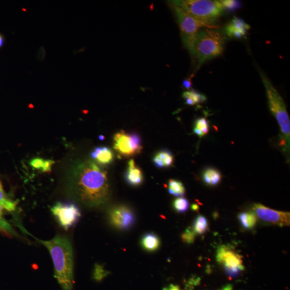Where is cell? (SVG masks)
I'll use <instances>...</instances> for the list:
<instances>
[{
    "instance_id": "obj_1",
    "label": "cell",
    "mask_w": 290,
    "mask_h": 290,
    "mask_svg": "<svg viewBox=\"0 0 290 290\" xmlns=\"http://www.w3.org/2000/svg\"><path fill=\"white\" fill-rule=\"evenodd\" d=\"M66 189L71 198L90 208L105 205L110 197L107 172L91 161H80L73 165Z\"/></svg>"
},
{
    "instance_id": "obj_2",
    "label": "cell",
    "mask_w": 290,
    "mask_h": 290,
    "mask_svg": "<svg viewBox=\"0 0 290 290\" xmlns=\"http://www.w3.org/2000/svg\"><path fill=\"white\" fill-rule=\"evenodd\" d=\"M49 251L53 264L55 277L63 290H72L74 257L72 245L65 236L57 235L48 241L38 240Z\"/></svg>"
},
{
    "instance_id": "obj_3",
    "label": "cell",
    "mask_w": 290,
    "mask_h": 290,
    "mask_svg": "<svg viewBox=\"0 0 290 290\" xmlns=\"http://www.w3.org/2000/svg\"><path fill=\"white\" fill-rule=\"evenodd\" d=\"M261 76L267 93L270 111L279 123L282 132L281 145L284 152H290V121L285 102L280 94L262 72Z\"/></svg>"
},
{
    "instance_id": "obj_4",
    "label": "cell",
    "mask_w": 290,
    "mask_h": 290,
    "mask_svg": "<svg viewBox=\"0 0 290 290\" xmlns=\"http://www.w3.org/2000/svg\"><path fill=\"white\" fill-rule=\"evenodd\" d=\"M186 13L203 23L207 28H216V23L225 10L221 1L208 0H179L172 1Z\"/></svg>"
},
{
    "instance_id": "obj_5",
    "label": "cell",
    "mask_w": 290,
    "mask_h": 290,
    "mask_svg": "<svg viewBox=\"0 0 290 290\" xmlns=\"http://www.w3.org/2000/svg\"><path fill=\"white\" fill-rule=\"evenodd\" d=\"M225 44L223 34L217 31L199 32L193 45L191 54L200 65L209 59L222 54Z\"/></svg>"
},
{
    "instance_id": "obj_6",
    "label": "cell",
    "mask_w": 290,
    "mask_h": 290,
    "mask_svg": "<svg viewBox=\"0 0 290 290\" xmlns=\"http://www.w3.org/2000/svg\"><path fill=\"white\" fill-rule=\"evenodd\" d=\"M173 7L180 26L183 44L191 53L199 30L207 26L177 6L173 5Z\"/></svg>"
},
{
    "instance_id": "obj_7",
    "label": "cell",
    "mask_w": 290,
    "mask_h": 290,
    "mask_svg": "<svg viewBox=\"0 0 290 290\" xmlns=\"http://www.w3.org/2000/svg\"><path fill=\"white\" fill-rule=\"evenodd\" d=\"M216 260L223 266L227 275L231 277L237 276L245 269L239 254L227 245L218 247Z\"/></svg>"
},
{
    "instance_id": "obj_8",
    "label": "cell",
    "mask_w": 290,
    "mask_h": 290,
    "mask_svg": "<svg viewBox=\"0 0 290 290\" xmlns=\"http://www.w3.org/2000/svg\"><path fill=\"white\" fill-rule=\"evenodd\" d=\"M114 148L120 155L126 157L138 155L143 150L140 136L124 131L118 132L114 135Z\"/></svg>"
},
{
    "instance_id": "obj_9",
    "label": "cell",
    "mask_w": 290,
    "mask_h": 290,
    "mask_svg": "<svg viewBox=\"0 0 290 290\" xmlns=\"http://www.w3.org/2000/svg\"><path fill=\"white\" fill-rule=\"evenodd\" d=\"M51 210L58 223L65 230L73 226L81 216L78 206L71 203L58 202Z\"/></svg>"
},
{
    "instance_id": "obj_10",
    "label": "cell",
    "mask_w": 290,
    "mask_h": 290,
    "mask_svg": "<svg viewBox=\"0 0 290 290\" xmlns=\"http://www.w3.org/2000/svg\"><path fill=\"white\" fill-rule=\"evenodd\" d=\"M252 209L258 219L264 223L280 227L290 226L289 212L276 211L259 203L254 204Z\"/></svg>"
},
{
    "instance_id": "obj_11",
    "label": "cell",
    "mask_w": 290,
    "mask_h": 290,
    "mask_svg": "<svg viewBox=\"0 0 290 290\" xmlns=\"http://www.w3.org/2000/svg\"><path fill=\"white\" fill-rule=\"evenodd\" d=\"M110 223L114 227L128 230L134 226L136 218L133 211L126 205L115 207L109 213Z\"/></svg>"
},
{
    "instance_id": "obj_12",
    "label": "cell",
    "mask_w": 290,
    "mask_h": 290,
    "mask_svg": "<svg viewBox=\"0 0 290 290\" xmlns=\"http://www.w3.org/2000/svg\"><path fill=\"white\" fill-rule=\"evenodd\" d=\"M250 26L238 17H234L231 22L226 28V32L229 37L240 38L245 36Z\"/></svg>"
},
{
    "instance_id": "obj_13",
    "label": "cell",
    "mask_w": 290,
    "mask_h": 290,
    "mask_svg": "<svg viewBox=\"0 0 290 290\" xmlns=\"http://www.w3.org/2000/svg\"><path fill=\"white\" fill-rule=\"evenodd\" d=\"M125 179L129 185L133 187L139 186L143 182V173L139 167L136 166L133 159L130 160L128 162Z\"/></svg>"
},
{
    "instance_id": "obj_14",
    "label": "cell",
    "mask_w": 290,
    "mask_h": 290,
    "mask_svg": "<svg viewBox=\"0 0 290 290\" xmlns=\"http://www.w3.org/2000/svg\"><path fill=\"white\" fill-rule=\"evenodd\" d=\"M91 157L102 165L110 163L114 158L113 152L107 147H96L91 153Z\"/></svg>"
},
{
    "instance_id": "obj_15",
    "label": "cell",
    "mask_w": 290,
    "mask_h": 290,
    "mask_svg": "<svg viewBox=\"0 0 290 290\" xmlns=\"http://www.w3.org/2000/svg\"><path fill=\"white\" fill-rule=\"evenodd\" d=\"M140 244L143 249L149 252L157 251L161 245V239L155 233L151 232L143 235Z\"/></svg>"
},
{
    "instance_id": "obj_16",
    "label": "cell",
    "mask_w": 290,
    "mask_h": 290,
    "mask_svg": "<svg viewBox=\"0 0 290 290\" xmlns=\"http://www.w3.org/2000/svg\"><path fill=\"white\" fill-rule=\"evenodd\" d=\"M238 218L242 227L247 230L255 227L258 222V218L252 211L240 213Z\"/></svg>"
},
{
    "instance_id": "obj_17",
    "label": "cell",
    "mask_w": 290,
    "mask_h": 290,
    "mask_svg": "<svg viewBox=\"0 0 290 290\" xmlns=\"http://www.w3.org/2000/svg\"><path fill=\"white\" fill-rule=\"evenodd\" d=\"M203 179L207 186H216L220 183L222 175L220 171L217 170L208 168L204 171Z\"/></svg>"
},
{
    "instance_id": "obj_18",
    "label": "cell",
    "mask_w": 290,
    "mask_h": 290,
    "mask_svg": "<svg viewBox=\"0 0 290 290\" xmlns=\"http://www.w3.org/2000/svg\"><path fill=\"white\" fill-rule=\"evenodd\" d=\"M182 97L186 99V104L191 106L204 102L206 100V97L204 95L194 90L183 93Z\"/></svg>"
},
{
    "instance_id": "obj_19",
    "label": "cell",
    "mask_w": 290,
    "mask_h": 290,
    "mask_svg": "<svg viewBox=\"0 0 290 290\" xmlns=\"http://www.w3.org/2000/svg\"><path fill=\"white\" fill-rule=\"evenodd\" d=\"M0 205L3 206L5 210L9 212L15 211L17 206V203L9 198L6 194L1 182H0Z\"/></svg>"
},
{
    "instance_id": "obj_20",
    "label": "cell",
    "mask_w": 290,
    "mask_h": 290,
    "mask_svg": "<svg viewBox=\"0 0 290 290\" xmlns=\"http://www.w3.org/2000/svg\"><path fill=\"white\" fill-rule=\"evenodd\" d=\"M192 228L195 234H203L209 228L208 222L204 216L199 215L195 219Z\"/></svg>"
},
{
    "instance_id": "obj_21",
    "label": "cell",
    "mask_w": 290,
    "mask_h": 290,
    "mask_svg": "<svg viewBox=\"0 0 290 290\" xmlns=\"http://www.w3.org/2000/svg\"><path fill=\"white\" fill-rule=\"evenodd\" d=\"M5 209L0 205V232L8 236H17L15 230L4 217Z\"/></svg>"
},
{
    "instance_id": "obj_22",
    "label": "cell",
    "mask_w": 290,
    "mask_h": 290,
    "mask_svg": "<svg viewBox=\"0 0 290 290\" xmlns=\"http://www.w3.org/2000/svg\"><path fill=\"white\" fill-rule=\"evenodd\" d=\"M168 192L175 197H182L184 196L186 190L182 182L171 179L168 182Z\"/></svg>"
},
{
    "instance_id": "obj_23",
    "label": "cell",
    "mask_w": 290,
    "mask_h": 290,
    "mask_svg": "<svg viewBox=\"0 0 290 290\" xmlns=\"http://www.w3.org/2000/svg\"><path fill=\"white\" fill-rule=\"evenodd\" d=\"M189 203L187 199L180 197L175 199L173 203L175 210L178 213H185L189 208Z\"/></svg>"
},
{
    "instance_id": "obj_24",
    "label": "cell",
    "mask_w": 290,
    "mask_h": 290,
    "mask_svg": "<svg viewBox=\"0 0 290 290\" xmlns=\"http://www.w3.org/2000/svg\"><path fill=\"white\" fill-rule=\"evenodd\" d=\"M109 274V272L104 269L102 265L97 264L95 267L93 277L97 281H101Z\"/></svg>"
},
{
    "instance_id": "obj_25",
    "label": "cell",
    "mask_w": 290,
    "mask_h": 290,
    "mask_svg": "<svg viewBox=\"0 0 290 290\" xmlns=\"http://www.w3.org/2000/svg\"><path fill=\"white\" fill-rule=\"evenodd\" d=\"M196 234L193 231L192 227H188L182 235V239L187 244H192L196 238Z\"/></svg>"
},
{
    "instance_id": "obj_26",
    "label": "cell",
    "mask_w": 290,
    "mask_h": 290,
    "mask_svg": "<svg viewBox=\"0 0 290 290\" xmlns=\"http://www.w3.org/2000/svg\"><path fill=\"white\" fill-rule=\"evenodd\" d=\"M194 128L201 130L204 135L209 131V124L205 118H200L197 120L195 122Z\"/></svg>"
},
{
    "instance_id": "obj_27",
    "label": "cell",
    "mask_w": 290,
    "mask_h": 290,
    "mask_svg": "<svg viewBox=\"0 0 290 290\" xmlns=\"http://www.w3.org/2000/svg\"><path fill=\"white\" fill-rule=\"evenodd\" d=\"M225 9H227L229 10H234L241 7L240 2L233 1V0H225L221 1Z\"/></svg>"
},
{
    "instance_id": "obj_28",
    "label": "cell",
    "mask_w": 290,
    "mask_h": 290,
    "mask_svg": "<svg viewBox=\"0 0 290 290\" xmlns=\"http://www.w3.org/2000/svg\"><path fill=\"white\" fill-rule=\"evenodd\" d=\"M45 160L41 158H35L30 161V165L34 169L41 170L43 168Z\"/></svg>"
},
{
    "instance_id": "obj_29",
    "label": "cell",
    "mask_w": 290,
    "mask_h": 290,
    "mask_svg": "<svg viewBox=\"0 0 290 290\" xmlns=\"http://www.w3.org/2000/svg\"><path fill=\"white\" fill-rule=\"evenodd\" d=\"M54 161H52V160H46V161H44L43 168L41 169L42 172H50V171L51 170L52 165L53 164H54Z\"/></svg>"
},
{
    "instance_id": "obj_30",
    "label": "cell",
    "mask_w": 290,
    "mask_h": 290,
    "mask_svg": "<svg viewBox=\"0 0 290 290\" xmlns=\"http://www.w3.org/2000/svg\"><path fill=\"white\" fill-rule=\"evenodd\" d=\"M174 162V157L170 151H169L167 156L163 160V162L165 167H169L173 164Z\"/></svg>"
},
{
    "instance_id": "obj_31",
    "label": "cell",
    "mask_w": 290,
    "mask_h": 290,
    "mask_svg": "<svg viewBox=\"0 0 290 290\" xmlns=\"http://www.w3.org/2000/svg\"><path fill=\"white\" fill-rule=\"evenodd\" d=\"M153 162L156 166L159 168H162L164 167V164L161 158H160L159 156L156 155L153 158Z\"/></svg>"
},
{
    "instance_id": "obj_32",
    "label": "cell",
    "mask_w": 290,
    "mask_h": 290,
    "mask_svg": "<svg viewBox=\"0 0 290 290\" xmlns=\"http://www.w3.org/2000/svg\"><path fill=\"white\" fill-rule=\"evenodd\" d=\"M182 85L183 87L187 89V90H189L192 87V82L191 79L189 78L187 79H185L183 81Z\"/></svg>"
},
{
    "instance_id": "obj_33",
    "label": "cell",
    "mask_w": 290,
    "mask_h": 290,
    "mask_svg": "<svg viewBox=\"0 0 290 290\" xmlns=\"http://www.w3.org/2000/svg\"><path fill=\"white\" fill-rule=\"evenodd\" d=\"M163 290H181L179 286L172 285H170L168 287L163 288Z\"/></svg>"
},
{
    "instance_id": "obj_34",
    "label": "cell",
    "mask_w": 290,
    "mask_h": 290,
    "mask_svg": "<svg viewBox=\"0 0 290 290\" xmlns=\"http://www.w3.org/2000/svg\"><path fill=\"white\" fill-rule=\"evenodd\" d=\"M193 132L195 134H196L200 138H202L204 137V135L203 134V132L201 130L197 129L196 128H194L193 129Z\"/></svg>"
},
{
    "instance_id": "obj_35",
    "label": "cell",
    "mask_w": 290,
    "mask_h": 290,
    "mask_svg": "<svg viewBox=\"0 0 290 290\" xmlns=\"http://www.w3.org/2000/svg\"><path fill=\"white\" fill-rule=\"evenodd\" d=\"M4 39L3 35L0 34V48H1L4 44Z\"/></svg>"
},
{
    "instance_id": "obj_36",
    "label": "cell",
    "mask_w": 290,
    "mask_h": 290,
    "mask_svg": "<svg viewBox=\"0 0 290 290\" xmlns=\"http://www.w3.org/2000/svg\"><path fill=\"white\" fill-rule=\"evenodd\" d=\"M192 209L193 211H197L199 210V206L196 204H193L192 205Z\"/></svg>"
},
{
    "instance_id": "obj_37",
    "label": "cell",
    "mask_w": 290,
    "mask_h": 290,
    "mask_svg": "<svg viewBox=\"0 0 290 290\" xmlns=\"http://www.w3.org/2000/svg\"><path fill=\"white\" fill-rule=\"evenodd\" d=\"M99 139L100 140H103L104 139V137L103 135H99Z\"/></svg>"
}]
</instances>
